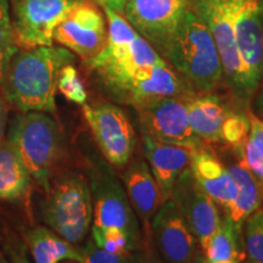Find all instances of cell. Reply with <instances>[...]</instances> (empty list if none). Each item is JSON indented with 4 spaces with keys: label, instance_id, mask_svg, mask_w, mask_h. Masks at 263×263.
Masks as SVG:
<instances>
[{
    "label": "cell",
    "instance_id": "cell-1",
    "mask_svg": "<svg viewBox=\"0 0 263 263\" xmlns=\"http://www.w3.org/2000/svg\"><path fill=\"white\" fill-rule=\"evenodd\" d=\"M72 62L73 55L65 48L17 49L6 62L0 89L8 104L22 112H55L59 76Z\"/></svg>",
    "mask_w": 263,
    "mask_h": 263
},
{
    "label": "cell",
    "instance_id": "cell-2",
    "mask_svg": "<svg viewBox=\"0 0 263 263\" xmlns=\"http://www.w3.org/2000/svg\"><path fill=\"white\" fill-rule=\"evenodd\" d=\"M162 59L196 93L212 91L223 81L221 59L211 32L190 6Z\"/></svg>",
    "mask_w": 263,
    "mask_h": 263
},
{
    "label": "cell",
    "instance_id": "cell-3",
    "mask_svg": "<svg viewBox=\"0 0 263 263\" xmlns=\"http://www.w3.org/2000/svg\"><path fill=\"white\" fill-rule=\"evenodd\" d=\"M93 72L115 101L130 105L136 110L160 99L194 91L164 60L101 67Z\"/></svg>",
    "mask_w": 263,
    "mask_h": 263
},
{
    "label": "cell",
    "instance_id": "cell-4",
    "mask_svg": "<svg viewBox=\"0 0 263 263\" xmlns=\"http://www.w3.org/2000/svg\"><path fill=\"white\" fill-rule=\"evenodd\" d=\"M8 140L32 178L48 193L52 172L61 154V134L58 123L38 111L17 115L10 124Z\"/></svg>",
    "mask_w": 263,
    "mask_h": 263
},
{
    "label": "cell",
    "instance_id": "cell-5",
    "mask_svg": "<svg viewBox=\"0 0 263 263\" xmlns=\"http://www.w3.org/2000/svg\"><path fill=\"white\" fill-rule=\"evenodd\" d=\"M43 218L57 234L71 244L87 236L93 221V200L87 180L80 174H67L48 190Z\"/></svg>",
    "mask_w": 263,
    "mask_h": 263
},
{
    "label": "cell",
    "instance_id": "cell-6",
    "mask_svg": "<svg viewBox=\"0 0 263 263\" xmlns=\"http://www.w3.org/2000/svg\"><path fill=\"white\" fill-rule=\"evenodd\" d=\"M232 8L245 98L250 100L263 81V0H232Z\"/></svg>",
    "mask_w": 263,
    "mask_h": 263
},
{
    "label": "cell",
    "instance_id": "cell-7",
    "mask_svg": "<svg viewBox=\"0 0 263 263\" xmlns=\"http://www.w3.org/2000/svg\"><path fill=\"white\" fill-rule=\"evenodd\" d=\"M190 8L211 32L221 59L223 80L236 98L246 100L242 66L233 27L232 0H190Z\"/></svg>",
    "mask_w": 263,
    "mask_h": 263
},
{
    "label": "cell",
    "instance_id": "cell-8",
    "mask_svg": "<svg viewBox=\"0 0 263 263\" xmlns=\"http://www.w3.org/2000/svg\"><path fill=\"white\" fill-rule=\"evenodd\" d=\"M78 0H11L12 37L18 49L50 47L54 32Z\"/></svg>",
    "mask_w": 263,
    "mask_h": 263
},
{
    "label": "cell",
    "instance_id": "cell-9",
    "mask_svg": "<svg viewBox=\"0 0 263 263\" xmlns=\"http://www.w3.org/2000/svg\"><path fill=\"white\" fill-rule=\"evenodd\" d=\"M83 115L99 149L108 163L121 168L129 162L137 146L136 130L117 105H83Z\"/></svg>",
    "mask_w": 263,
    "mask_h": 263
},
{
    "label": "cell",
    "instance_id": "cell-10",
    "mask_svg": "<svg viewBox=\"0 0 263 263\" xmlns=\"http://www.w3.org/2000/svg\"><path fill=\"white\" fill-rule=\"evenodd\" d=\"M190 0H127L123 16L162 58Z\"/></svg>",
    "mask_w": 263,
    "mask_h": 263
},
{
    "label": "cell",
    "instance_id": "cell-11",
    "mask_svg": "<svg viewBox=\"0 0 263 263\" xmlns=\"http://www.w3.org/2000/svg\"><path fill=\"white\" fill-rule=\"evenodd\" d=\"M89 188L93 200V226L123 229L141 244L139 219L116 174L100 164V168H95L91 174Z\"/></svg>",
    "mask_w": 263,
    "mask_h": 263
},
{
    "label": "cell",
    "instance_id": "cell-12",
    "mask_svg": "<svg viewBox=\"0 0 263 263\" xmlns=\"http://www.w3.org/2000/svg\"><path fill=\"white\" fill-rule=\"evenodd\" d=\"M189 94L163 98L138 108L141 133L162 143L201 149L202 141L189 122L186 108Z\"/></svg>",
    "mask_w": 263,
    "mask_h": 263
},
{
    "label": "cell",
    "instance_id": "cell-13",
    "mask_svg": "<svg viewBox=\"0 0 263 263\" xmlns=\"http://www.w3.org/2000/svg\"><path fill=\"white\" fill-rule=\"evenodd\" d=\"M54 41L84 61L103 50L107 28L103 11L94 0H78L54 32Z\"/></svg>",
    "mask_w": 263,
    "mask_h": 263
},
{
    "label": "cell",
    "instance_id": "cell-14",
    "mask_svg": "<svg viewBox=\"0 0 263 263\" xmlns=\"http://www.w3.org/2000/svg\"><path fill=\"white\" fill-rule=\"evenodd\" d=\"M170 200L179 209L203 251L222 218L217 203L200 188L190 168L184 171L176 180Z\"/></svg>",
    "mask_w": 263,
    "mask_h": 263
},
{
    "label": "cell",
    "instance_id": "cell-15",
    "mask_svg": "<svg viewBox=\"0 0 263 263\" xmlns=\"http://www.w3.org/2000/svg\"><path fill=\"white\" fill-rule=\"evenodd\" d=\"M155 246L163 263H192L196 239L172 200H166L150 222Z\"/></svg>",
    "mask_w": 263,
    "mask_h": 263
},
{
    "label": "cell",
    "instance_id": "cell-16",
    "mask_svg": "<svg viewBox=\"0 0 263 263\" xmlns=\"http://www.w3.org/2000/svg\"><path fill=\"white\" fill-rule=\"evenodd\" d=\"M141 144L163 200H170L176 180L190 167V160L195 149L162 143L145 133L141 136Z\"/></svg>",
    "mask_w": 263,
    "mask_h": 263
},
{
    "label": "cell",
    "instance_id": "cell-17",
    "mask_svg": "<svg viewBox=\"0 0 263 263\" xmlns=\"http://www.w3.org/2000/svg\"><path fill=\"white\" fill-rule=\"evenodd\" d=\"M123 183L134 212L147 228L164 200L145 161H132L123 173Z\"/></svg>",
    "mask_w": 263,
    "mask_h": 263
},
{
    "label": "cell",
    "instance_id": "cell-18",
    "mask_svg": "<svg viewBox=\"0 0 263 263\" xmlns=\"http://www.w3.org/2000/svg\"><path fill=\"white\" fill-rule=\"evenodd\" d=\"M189 168L200 188L226 210L234 199L235 186L221 160L210 151L196 149L193 151Z\"/></svg>",
    "mask_w": 263,
    "mask_h": 263
},
{
    "label": "cell",
    "instance_id": "cell-19",
    "mask_svg": "<svg viewBox=\"0 0 263 263\" xmlns=\"http://www.w3.org/2000/svg\"><path fill=\"white\" fill-rule=\"evenodd\" d=\"M238 159L227 167L234 183L235 195L224 211L226 217L241 229L248 217L261 207L263 186L246 164L244 153H239Z\"/></svg>",
    "mask_w": 263,
    "mask_h": 263
},
{
    "label": "cell",
    "instance_id": "cell-20",
    "mask_svg": "<svg viewBox=\"0 0 263 263\" xmlns=\"http://www.w3.org/2000/svg\"><path fill=\"white\" fill-rule=\"evenodd\" d=\"M189 122L194 133L209 143H223L222 127L230 110L215 94L193 91L186 98Z\"/></svg>",
    "mask_w": 263,
    "mask_h": 263
},
{
    "label": "cell",
    "instance_id": "cell-21",
    "mask_svg": "<svg viewBox=\"0 0 263 263\" xmlns=\"http://www.w3.org/2000/svg\"><path fill=\"white\" fill-rule=\"evenodd\" d=\"M25 238L35 263H59L64 259L82 263L81 249H76L54 230L37 227L28 230Z\"/></svg>",
    "mask_w": 263,
    "mask_h": 263
},
{
    "label": "cell",
    "instance_id": "cell-22",
    "mask_svg": "<svg viewBox=\"0 0 263 263\" xmlns=\"http://www.w3.org/2000/svg\"><path fill=\"white\" fill-rule=\"evenodd\" d=\"M31 174L25 167L11 143L0 139V200L14 201L28 192Z\"/></svg>",
    "mask_w": 263,
    "mask_h": 263
},
{
    "label": "cell",
    "instance_id": "cell-23",
    "mask_svg": "<svg viewBox=\"0 0 263 263\" xmlns=\"http://www.w3.org/2000/svg\"><path fill=\"white\" fill-rule=\"evenodd\" d=\"M202 254L209 263L218 261L242 263L245 261L246 251L241 229L238 228L228 217L222 218Z\"/></svg>",
    "mask_w": 263,
    "mask_h": 263
},
{
    "label": "cell",
    "instance_id": "cell-24",
    "mask_svg": "<svg viewBox=\"0 0 263 263\" xmlns=\"http://www.w3.org/2000/svg\"><path fill=\"white\" fill-rule=\"evenodd\" d=\"M91 236L98 248L115 255L133 254L141 248L132 236L123 229L116 227H91Z\"/></svg>",
    "mask_w": 263,
    "mask_h": 263
},
{
    "label": "cell",
    "instance_id": "cell-25",
    "mask_svg": "<svg viewBox=\"0 0 263 263\" xmlns=\"http://www.w3.org/2000/svg\"><path fill=\"white\" fill-rule=\"evenodd\" d=\"M250 133L244 146V159L248 167L263 186V120L249 112Z\"/></svg>",
    "mask_w": 263,
    "mask_h": 263
},
{
    "label": "cell",
    "instance_id": "cell-26",
    "mask_svg": "<svg viewBox=\"0 0 263 263\" xmlns=\"http://www.w3.org/2000/svg\"><path fill=\"white\" fill-rule=\"evenodd\" d=\"M250 133L249 114H239L230 111L223 122L222 139L230 149L235 151H244Z\"/></svg>",
    "mask_w": 263,
    "mask_h": 263
},
{
    "label": "cell",
    "instance_id": "cell-27",
    "mask_svg": "<svg viewBox=\"0 0 263 263\" xmlns=\"http://www.w3.org/2000/svg\"><path fill=\"white\" fill-rule=\"evenodd\" d=\"M244 245L250 261L263 263V209L248 217L244 226Z\"/></svg>",
    "mask_w": 263,
    "mask_h": 263
},
{
    "label": "cell",
    "instance_id": "cell-28",
    "mask_svg": "<svg viewBox=\"0 0 263 263\" xmlns=\"http://www.w3.org/2000/svg\"><path fill=\"white\" fill-rule=\"evenodd\" d=\"M58 90L68 101H72L77 105H84L88 99L83 82L78 74V71L72 64L65 65L61 68L58 81Z\"/></svg>",
    "mask_w": 263,
    "mask_h": 263
},
{
    "label": "cell",
    "instance_id": "cell-29",
    "mask_svg": "<svg viewBox=\"0 0 263 263\" xmlns=\"http://www.w3.org/2000/svg\"><path fill=\"white\" fill-rule=\"evenodd\" d=\"M82 263H134L133 255H115L98 248L93 239L81 249Z\"/></svg>",
    "mask_w": 263,
    "mask_h": 263
},
{
    "label": "cell",
    "instance_id": "cell-30",
    "mask_svg": "<svg viewBox=\"0 0 263 263\" xmlns=\"http://www.w3.org/2000/svg\"><path fill=\"white\" fill-rule=\"evenodd\" d=\"M12 37V26L9 14V2L0 0V52L9 59L17 50Z\"/></svg>",
    "mask_w": 263,
    "mask_h": 263
},
{
    "label": "cell",
    "instance_id": "cell-31",
    "mask_svg": "<svg viewBox=\"0 0 263 263\" xmlns=\"http://www.w3.org/2000/svg\"><path fill=\"white\" fill-rule=\"evenodd\" d=\"M134 263H163L160 257L154 254L153 250H150L146 246L141 245L140 249L134 251L133 254Z\"/></svg>",
    "mask_w": 263,
    "mask_h": 263
},
{
    "label": "cell",
    "instance_id": "cell-32",
    "mask_svg": "<svg viewBox=\"0 0 263 263\" xmlns=\"http://www.w3.org/2000/svg\"><path fill=\"white\" fill-rule=\"evenodd\" d=\"M9 254L11 256V263H31L27 256V249L21 242L12 245L9 250Z\"/></svg>",
    "mask_w": 263,
    "mask_h": 263
},
{
    "label": "cell",
    "instance_id": "cell-33",
    "mask_svg": "<svg viewBox=\"0 0 263 263\" xmlns=\"http://www.w3.org/2000/svg\"><path fill=\"white\" fill-rule=\"evenodd\" d=\"M8 123V101L5 100L4 94L0 89V139L4 138Z\"/></svg>",
    "mask_w": 263,
    "mask_h": 263
},
{
    "label": "cell",
    "instance_id": "cell-34",
    "mask_svg": "<svg viewBox=\"0 0 263 263\" xmlns=\"http://www.w3.org/2000/svg\"><path fill=\"white\" fill-rule=\"evenodd\" d=\"M258 93L256 95L255 100V111L258 117H263V81L258 88Z\"/></svg>",
    "mask_w": 263,
    "mask_h": 263
},
{
    "label": "cell",
    "instance_id": "cell-35",
    "mask_svg": "<svg viewBox=\"0 0 263 263\" xmlns=\"http://www.w3.org/2000/svg\"><path fill=\"white\" fill-rule=\"evenodd\" d=\"M126 3L127 0H108L106 8H110L111 10H114V11L118 12V14L123 15V10H124V6H126Z\"/></svg>",
    "mask_w": 263,
    "mask_h": 263
},
{
    "label": "cell",
    "instance_id": "cell-36",
    "mask_svg": "<svg viewBox=\"0 0 263 263\" xmlns=\"http://www.w3.org/2000/svg\"><path fill=\"white\" fill-rule=\"evenodd\" d=\"M9 58L6 55L0 52V85L3 83V80H4V73H5V67H6V62H8Z\"/></svg>",
    "mask_w": 263,
    "mask_h": 263
},
{
    "label": "cell",
    "instance_id": "cell-37",
    "mask_svg": "<svg viewBox=\"0 0 263 263\" xmlns=\"http://www.w3.org/2000/svg\"><path fill=\"white\" fill-rule=\"evenodd\" d=\"M192 263H207V262H206L205 257H203V255L200 254V252H197Z\"/></svg>",
    "mask_w": 263,
    "mask_h": 263
},
{
    "label": "cell",
    "instance_id": "cell-38",
    "mask_svg": "<svg viewBox=\"0 0 263 263\" xmlns=\"http://www.w3.org/2000/svg\"><path fill=\"white\" fill-rule=\"evenodd\" d=\"M95 2H97L99 5H101V6H103V8H104V6L107 5L108 0H95Z\"/></svg>",
    "mask_w": 263,
    "mask_h": 263
},
{
    "label": "cell",
    "instance_id": "cell-39",
    "mask_svg": "<svg viewBox=\"0 0 263 263\" xmlns=\"http://www.w3.org/2000/svg\"><path fill=\"white\" fill-rule=\"evenodd\" d=\"M0 263H9L8 259L5 258V256H4V254H3L2 251H0Z\"/></svg>",
    "mask_w": 263,
    "mask_h": 263
},
{
    "label": "cell",
    "instance_id": "cell-40",
    "mask_svg": "<svg viewBox=\"0 0 263 263\" xmlns=\"http://www.w3.org/2000/svg\"><path fill=\"white\" fill-rule=\"evenodd\" d=\"M207 263H209V262H207ZM212 263H239V262H235V261H218V262H212Z\"/></svg>",
    "mask_w": 263,
    "mask_h": 263
},
{
    "label": "cell",
    "instance_id": "cell-41",
    "mask_svg": "<svg viewBox=\"0 0 263 263\" xmlns=\"http://www.w3.org/2000/svg\"><path fill=\"white\" fill-rule=\"evenodd\" d=\"M242 263H255V262H252V261H250V259H249V261H248V262H242Z\"/></svg>",
    "mask_w": 263,
    "mask_h": 263
},
{
    "label": "cell",
    "instance_id": "cell-42",
    "mask_svg": "<svg viewBox=\"0 0 263 263\" xmlns=\"http://www.w3.org/2000/svg\"><path fill=\"white\" fill-rule=\"evenodd\" d=\"M94 2H95V0H94Z\"/></svg>",
    "mask_w": 263,
    "mask_h": 263
}]
</instances>
